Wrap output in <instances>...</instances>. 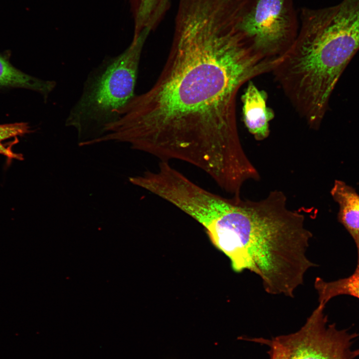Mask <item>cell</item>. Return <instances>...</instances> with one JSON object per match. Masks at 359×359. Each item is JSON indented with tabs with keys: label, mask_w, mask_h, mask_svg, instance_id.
Returning <instances> with one entry per match:
<instances>
[{
	"label": "cell",
	"mask_w": 359,
	"mask_h": 359,
	"mask_svg": "<svg viewBox=\"0 0 359 359\" xmlns=\"http://www.w3.org/2000/svg\"><path fill=\"white\" fill-rule=\"evenodd\" d=\"M241 20L215 1L180 3L164 68L149 90L120 110L113 139L161 161L187 162L216 182L246 171L251 161L238 134L237 94L277 62L256 47Z\"/></svg>",
	"instance_id": "6da1fadb"
},
{
	"label": "cell",
	"mask_w": 359,
	"mask_h": 359,
	"mask_svg": "<svg viewBox=\"0 0 359 359\" xmlns=\"http://www.w3.org/2000/svg\"><path fill=\"white\" fill-rule=\"evenodd\" d=\"M287 203L279 190L253 201L199 187L188 196L184 211L205 228L234 272L249 270L260 277L267 293L293 298L316 265L307 257L313 235L305 216Z\"/></svg>",
	"instance_id": "7a4b0ae2"
},
{
	"label": "cell",
	"mask_w": 359,
	"mask_h": 359,
	"mask_svg": "<svg viewBox=\"0 0 359 359\" xmlns=\"http://www.w3.org/2000/svg\"><path fill=\"white\" fill-rule=\"evenodd\" d=\"M301 26L272 71L298 115L318 129L341 74L359 49V0L303 8Z\"/></svg>",
	"instance_id": "3957f363"
},
{
	"label": "cell",
	"mask_w": 359,
	"mask_h": 359,
	"mask_svg": "<svg viewBox=\"0 0 359 359\" xmlns=\"http://www.w3.org/2000/svg\"><path fill=\"white\" fill-rule=\"evenodd\" d=\"M147 37L132 40L119 55L104 60L91 73L79 99L70 110L65 125L78 134L79 146H88L106 133L132 98L142 50Z\"/></svg>",
	"instance_id": "277c9868"
},
{
	"label": "cell",
	"mask_w": 359,
	"mask_h": 359,
	"mask_svg": "<svg viewBox=\"0 0 359 359\" xmlns=\"http://www.w3.org/2000/svg\"><path fill=\"white\" fill-rule=\"evenodd\" d=\"M240 25L259 50L279 62L299 31L293 0H253Z\"/></svg>",
	"instance_id": "5b68a950"
},
{
	"label": "cell",
	"mask_w": 359,
	"mask_h": 359,
	"mask_svg": "<svg viewBox=\"0 0 359 359\" xmlns=\"http://www.w3.org/2000/svg\"><path fill=\"white\" fill-rule=\"evenodd\" d=\"M267 94L249 81L242 95L243 120L248 131L257 141L267 138L269 122L274 117L273 110L267 106Z\"/></svg>",
	"instance_id": "8992f818"
},
{
	"label": "cell",
	"mask_w": 359,
	"mask_h": 359,
	"mask_svg": "<svg viewBox=\"0 0 359 359\" xmlns=\"http://www.w3.org/2000/svg\"><path fill=\"white\" fill-rule=\"evenodd\" d=\"M331 194L339 206L338 220L354 240L359 261V194L341 180H335Z\"/></svg>",
	"instance_id": "52a82bcc"
},
{
	"label": "cell",
	"mask_w": 359,
	"mask_h": 359,
	"mask_svg": "<svg viewBox=\"0 0 359 359\" xmlns=\"http://www.w3.org/2000/svg\"><path fill=\"white\" fill-rule=\"evenodd\" d=\"M172 0H128L134 20L133 39L149 36L163 20Z\"/></svg>",
	"instance_id": "ba28073f"
},
{
	"label": "cell",
	"mask_w": 359,
	"mask_h": 359,
	"mask_svg": "<svg viewBox=\"0 0 359 359\" xmlns=\"http://www.w3.org/2000/svg\"><path fill=\"white\" fill-rule=\"evenodd\" d=\"M56 85L54 81L40 79L17 69L7 58L0 54V88L15 87L29 89L39 93L46 100Z\"/></svg>",
	"instance_id": "9c48e42d"
},
{
	"label": "cell",
	"mask_w": 359,
	"mask_h": 359,
	"mask_svg": "<svg viewBox=\"0 0 359 359\" xmlns=\"http://www.w3.org/2000/svg\"><path fill=\"white\" fill-rule=\"evenodd\" d=\"M314 285L319 296V304L324 306L339 295H350L359 299V261L354 272L349 277L331 282L317 277Z\"/></svg>",
	"instance_id": "30bf717a"
},
{
	"label": "cell",
	"mask_w": 359,
	"mask_h": 359,
	"mask_svg": "<svg viewBox=\"0 0 359 359\" xmlns=\"http://www.w3.org/2000/svg\"><path fill=\"white\" fill-rule=\"evenodd\" d=\"M30 132V127L26 123L0 125V154L9 159L22 160V155L14 153L11 148L18 137Z\"/></svg>",
	"instance_id": "8fae6325"
},
{
	"label": "cell",
	"mask_w": 359,
	"mask_h": 359,
	"mask_svg": "<svg viewBox=\"0 0 359 359\" xmlns=\"http://www.w3.org/2000/svg\"><path fill=\"white\" fill-rule=\"evenodd\" d=\"M287 359H315L311 354L301 344L287 341L282 344Z\"/></svg>",
	"instance_id": "7c38bea8"
},
{
	"label": "cell",
	"mask_w": 359,
	"mask_h": 359,
	"mask_svg": "<svg viewBox=\"0 0 359 359\" xmlns=\"http://www.w3.org/2000/svg\"><path fill=\"white\" fill-rule=\"evenodd\" d=\"M269 344L271 359H287L283 346L276 338Z\"/></svg>",
	"instance_id": "4fadbf2b"
}]
</instances>
